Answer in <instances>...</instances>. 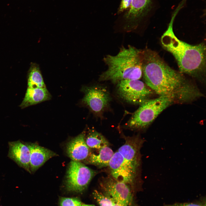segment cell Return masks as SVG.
<instances>
[{"label":"cell","instance_id":"obj_1","mask_svg":"<svg viewBox=\"0 0 206 206\" xmlns=\"http://www.w3.org/2000/svg\"><path fill=\"white\" fill-rule=\"evenodd\" d=\"M142 59L145 84L159 96L181 103L202 96L182 73L171 68L155 52L147 48L142 49Z\"/></svg>","mask_w":206,"mask_h":206},{"label":"cell","instance_id":"obj_2","mask_svg":"<svg viewBox=\"0 0 206 206\" xmlns=\"http://www.w3.org/2000/svg\"><path fill=\"white\" fill-rule=\"evenodd\" d=\"M178 13L175 11L172 15L168 28L161 37V43L175 58L180 72L203 80L206 73L205 45L203 43L190 45L176 37L173 25Z\"/></svg>","mask_w":206,"mask_h":206},{"label":"cell","instance_id":"obj_3","mask_svg":"<svg viewBox=\"0 0 206 206\" xmlns=\"http://www.w3.org/2000/svg\"><path fill=\"white\" fill-rule=\"evenodd\" d=\"M142 50L128 45L122 47L114 56L106 55L103 61L108 67L99 76L100 81L114 84L125 80H139L142 76Z\"/></svg>","mask_w":206,"mask_h":206},{"label":"cell","instance_id":"obj_4","mask_svg":"<svg viewBox=\"0 0 206 206\" xmlns=\"http://www.w3.org/2000/svg\"><path fill=\"white\" fill-rule=\"evenodd\" d=\"M173 100L168 97L159 96L148 99L140 105L126 123L127 128L133 130L144 129L148 126Z\"/></svg>","mask_w":206,"mask_h":206},{"label":"cell","instance_id":"obj_5","mask_svg":"<svg viewBox=\"0 0 206 206\" xmlns=\"http://www.w3.org/2000/svg\"><path fill=\"white\" fill-rule=\"evenodd\" d=\"M97 172L80 162L72 160L69 163L66 176V190L80 193L87 187Z\"/></svg>","mask_w":206,"mask_h":206},{"label":"cell","instance_id":"obj_6","mask_svg":"<svg viewBox=\"0 0 206 206\" xmlns=\"http://www.w3.org/2000/svg\"><path fill=\"white\" fill-rule=\"evenodd\" d=\"M117 84V90L120 97L132 104L140 105L149 99L153 94L146 85L139 80H123Z\"/></svg>","mask_w":206,"mask_h":206},{"label":"cell","instance_id":"obj_7","mask_svg":"<svg viewBox=\"0 0 206 206\" xmlns=\"http://www.w3.org/2000/svg\"><path fill=\"white\" fill-rule=\"evenodd\" d=\"M84 96L82 102L96 116L101 118L109 108L111 98L108 90L99 86L82 87Z\"/></svg>","mask_w":206,"mask_h":206},{"label":"cell","instance_id":"obj_8","mask_svg":"<svg viewBox=\"0 0 206 206\" xmlns=\"http://www.w3.org/2000/svg\"><path fill=\"white\" fill-rule=\"evenodd\" d=\"M100 185L104 194L123 206H131L132 195L128 184L116 181L113 177L102 179Z\"/></svg>","mask_w":206,"mask_h":206},{"label":"cell","instance_id":"obj_9","mask_svg":"<svg viewBox=\"0 0 206 206\" xmlns=\"http://www.w3.org/2000/svg\"><path fill=\"white\" fill-rule=\"evenodd\" d=\"M112 177L117 181L133 184L137 171L132 167L118 151L114 153L109 162Z\"/></svg>","mask_w":206,"mask_h":206},{"label":"cell","instance_id":"obj_10","mask_svg":"<svg viewBox=\"0 0 206 206\" xmlns=\"http://www.w3.org/2000/svg\"><path fill=\"white\" fill-rule=\"evenodd\" d=\"M152 5V0H131L129 9L123 16L126 30L136 29L150 11Z\"/></svg>","mask_w":206,"mask_h":206},{"label":"cell","instance_id":"obj_11","mask_svg":"<svg viewBox=\"0 0 206 206\" xmlns=\"http://www.w3.org/2000/svg\"><path fill=\"white\" fill-rule=\"evenodd\" d=\"M125 143L118 151L125 160L135 170L137 171L140 161V150L143 140L137 136L126 137Z\"/></svg>","mask_w":206,"mask_h":206},{"label":"cell","instance_id":"obj_12","mask_svg":"<svg viewBox=\"0 0 206 206\" xmlns=\"http://www.w3.org/2000/svg\"><path fill=\"white\" fill-rule=\"evenodd\" d=\"M8 157L20 167L30 174V152L29 147L20 140L9 142Z\"/></svg>","mask_w":206,"mask_h":206},{"label":"cell","instance_id":"obj_13","mask_svg":"<svg viewBox=\"0 0 206 206\" xmlns=\"http://www.w3.org/2000/svg\"><path fill=\"white\" fill-rule=\"evenodd\" d=\"M30 152V169L35 173L47 160L58 155L54 152L39 146L36 143L24 142Z\"/></svg>","mask_w":206,"mask_h":206},{"label":"cell","instance_id":"obj_14","mask_svg":"<svg viewBox=\"0 0 206 206\" xmlns=\"http://www.w3.org/2000/svg\"><path fill=\"white\" fill-rule=\"evenodd\" d=\"M85 132H83L67 144L66 152L72 160L84 161L89 155L90 152L85 142Z\"/></svg>","mask_w":206,"mask_h":206},{"label":"cell","instance_id":"obj_15","mask_svg":"<svg viewBox=\"0 0 206 206\" xmlns=\"http://www.w3.org/2000/svg\"><path fill=\"white\" fill-rule=\"evenodd\" d=\"M51 95L46 88H31L28 87L24 99L19 106L23 108L41 102L48 100Z\"/></svg>","mask_w":206,"mask_h":206},{"label":"cell","instance_id":"obj_16","mask_svg":"<svg viewBox=\"0 0 206 206\" xmlns=\"http://www.w3.org/2000/svg\"><path fill=\"white\" fill-rule=\"evenodd\" d=\"M96 153L90 152L84 161L87 164L94 165L99 168L108 166L109 162L114 153L108 146L96 149Z\"/></svg>","mask_w":206,"mask_h":206},{"label":"cell","instance_id":"obj_17","mask_svg":"<svg viewBox=\"0 0 206 206\" xmlns=\"http://www.w3.org/2000/svg\"><path fill=\"white\" fill-rule=\"evenodd\" d=\"M27 79L28 87L46 88L39 66L36 63H31L28 72Z\"/></svg>","mask_w":206,"mask_h":206},{"label":"cell","instance_id":"obj_18","mask_svg":"<svg viewBox=\"0 0 206 206\" xmlns=\"http://www.w3.org/2000/svg\"><path fill=\"white\" fill-rule=\"evenodd\" d=\"M86 144L89 148L99 149L108 146V140L101 134L95 130H91L85 138Z\"/></svg>","mask_w":206,"mask_h":206},{"label":"cell","instance_id":"obj_19","mask_svg":"<svg viewBox=\"0 0 206 206\" xmlns=\"http://www.w3.org/2000/svg\"><path fill=\"white\" fill-rule=\"evenodd\" d=\"M93 195L100 206H113L115 203L111 198L97 190L94 191Z\"/></svg>","mask_w":206,"mask_h":206},{"label":"cell","instance_id":"obj_20","mask_svg":"<svg viewBox=\"0 0 206 206\" xmlns=\"http://www.w3.org/2000/svg\"><path fill=\"white\" fill-rule=\"evenodd\" d=\"M206 197L205 196L201 197L198 200L193 201L165 204L163 206H206Z\"/></svg>","mask_w":206,"mask_h":206},{"label":"cell","instance_id":"obj_21","mask_svg":"<svg viewBox=\"0 0 206 206\" xmlns=\"http://www.w3.org/2000/svg\"><path fill=\"white\" fill-rule=\"evenodd\" d=\"M60 206H82L80 199L78 197H60L59 199Z\"/></svg>","mask_w":206,"mask_h":206},{"label":"cell","instance_id":"obj_22","mask_svg":"<svg viewBox=\"0 0 206 206\" xmlns=\"http://www.w3.org/2000/svg\"><path fill=\"white\" fill-rule=\"evenodd\" d=\"M131 3V0H121L118 10V13L120 14L127 11L130 7Z\"/></svg>","mask_w":206,"mask_h":206},{"label":"cell","instance_id":"obj_23","mask_svg":"<svg viewBox=\"0 0 206 206\" xmlns=\"http://www.w3.org/2000/svg\"><path fill=\"white\" fill-rule=\"evenodd\" d=\"M82 206H96L94 205L90 204H82Z\"/></svg>","mask_w":206,"mask_h":206},{"label":"cell","instance_id":"obj_24","mask_svg":"<svg viewBox=\"0 0 206 206\" xmlns=\"http://www.w3.org/2000/svg\"><path fill=\"white\" fill-rule=\"evenodd\" d=\"M113 206H123L122 205L119 203L115 202Z\"/></svg>","mask_w":206,"mask_h":206}]
</instances>
